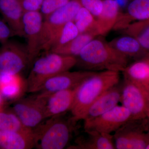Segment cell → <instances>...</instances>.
Segmentation results:
<instances>
[{
    "label": "cell",
    "instance_id": "6da1fadb",
    "mask_svg": "<svg viewBox=\"0 0 149 149\" xmlns=\"http://www.w3.org/2000/svg\"><path fill=\"white\" fill-rule=\"evenodd\" d=\"M77 66L84 70H112L122 72L129 59L110 45L103 36L95 37L88 43L77 57Z\"/></svg>",
    "mask_w": 149,
    "mask_h": 149
},
{
    "label": "cell",
    "instance_id": "7a4b0ae2",
    "mask_svg": "<svg viewBox=\"0 0 149 149\" xmlns=\"http://www.w3.org/2000/svg\"><path fill=\"white\" fill-rule=\"evenodd\" d=\"M120 72L112 70L96 72L77 87L70 111L72 122L75 124L83 120L91 105L106 91L119 84Z\"/></svg>",
    "mask_w": 149,
    "mask_h": 149
},
{
    "label": "cell",
    "instance_id": "3957f363",
    "mask_svg": "<svg viewBox=\"0 0 149 149\" xmlns=\"http://www.w3.org/2000/svg\"><path fill=\"white\" fill-rule=\"evenodd\" d=\"M76 64L77 58L75 57L47 52L45 54L35 59L25 81L26 91L30 93L39 92L48 79L70 70Z\"/></svg>",
    "mask_w": 149,
    "mask_h": 149
},
{
    "label": "cell",
    "instance_id": "277c9868",
    "mask_svg": "<svg viewBox=\"0 0 149 149\" xmlns=\"http://www.w3.org/2000/svg\"><path fill=\"white\" fill-rule=\"evenodd\" d=\"M61 115L48 118L33 130L35 148L38 149H63L69 143L75 123Z\"/></svg>",
    "mask_w": 149,
    "mask_h": 149
},
{
    "label": "cell",
    "instance_id": "5b68a950",
    "mask_svg": "<svg viewBox=\"0 0 149 149\" xmlns=\"http://www.w3.org/2000/svg\"><path fill=\"white\" fill-rule=\"evenodd\" d=\"M81 7L78 0H71L44 19L41 30V50H50L52 42L61 29L68 22L73 21Z\"/></svg>",
    "mask_w": 149,
    "mask_h": 149
},
{
    "label": "cell",
    "instance_id": "8992f818",
    "mask_svg": "<svg viewBox=\"0 0 149 149\" xmlns=\"http://www.w3.org/2000/svg\"><path fill=\"white\" fill-rule=\"evenodd\" d=\"M120 102L130 112L131 119L149 117V91L143 85L123 78Z\"/></svg>",
    "mask_w": 149,
    "mask_h": 149
},
{
    "label": "cell",
    "instance_id": "52a82bcc",
    "mask_svg": "<svg viewBox=\"0 0 149 149\" xmlns=\"http://www.w3.org/2000/svg\"><path fill=\"white\" fill-rule=\"evenodd\" d=\"M148 118L131 119L113 133L115 149H146L149 143Z\"/></svg>",
    "mask_w": 149,
    "mask_h": 149
},
{
    "label": "cell",
    "instance_id": "ba28073f",
    "mask_svg": "<svg viewBox=\"0 0 149 149\" xmlns=\"http://www.w3.org/2000/svg\"><path fill=\"white\" fill-rule=\"evenodd\" d=\"M31 63L26 46L9 40L0 47V72L19 74Z\"/></svg>",
    "mask_w": 149,
    "mask_h": 149
},
{
    "label": "cell",
    "instance_id": "9c48e42d",
    "mask_svg": "<svg viewBox=\"0 0 149 149\" xmlns=\"http://www.w3.org/2000/svg\"><path fill=\"white\" fill-rule=\"evenodd\" d=\"M131 119L129 111L122 105H118L103 114L90 120H84V129L112 134Z\"/></svg>",
    "mask_w": 149,
    "mask_h": 149
},
{
    "label": "cell",
    "instance_id": "30bf717a",
    "mask_svg": "<svg viewBox=\"0 0 149 149\" xmlns=\"http://www.w3.org/2000/svg\"><path fill=\"white\" fill-rule=\"evenodd\" d=\"M13 111L26 127L33 130L46 119L45 99L39 95L22 99L14 105Z\"/></svg>",
    "mask_w": 149,
    "mask_h": 149
},
{
    "label": "cell",
    "instance_id": "8fae6325",
    "mask_svg": "<svg viewBox=\"0 0 149 149\" xmlns=\"http://www.w3.org/2000/svg\"><path fill=\"white\" fill-rule=\"evenodd\" d=\"M44 17L40 11L24 13L22 18L23 37L31 63L41 51V34Z\"/></svg>",
    "mask_w": 149,
    "mask_h": 149
},
{
    "label": "cell",
    "instance_id": "7c38bea8",
    "mask_svg": "<svg viewBox=\"0 0 149 149\" xmlns=\"http://www.w3.org/2000/svg\"><path fill=\"white\" fill-rule=\"evenodd\" d=\"M95 72L84 70L70 72L68 70L59 73L45 82L39 94L48 95L58 91L74 89Z\"/></svg>",
    "mask_w": 149,
    "mask_h": 149
},
{
    "label": "cell",
    "instance_id": "4fadbf2b",
    "mask_svg": "<svg viewBox=\"0 0 149 149\" xmlns=\"http://www.w3.org/2000/svg\"><path fill=\"white\" fill-rule=\"evenodd\" d=\"M77 88L58 91L48 95L39 94L45 99L46 118L61 115L70 111L74 101Z\"/></svg>",
    "mask_w": 149,
    "mask_h": 149
},
{
    "label": "cell",
    "instance_id": "5bb4252c",
    "mask_svg": "<svg viewBox=\"0 0 149 149\" xmlns=\"http://www.w3.org/2000/svg\"><path fill=\"white\" fill-rule=\"evenodd\" d=\"M149 19V0H129L124 12L121 11L113 30L122 31L136 21Z\"/></svg>",
    "mask_w": 149,
    "mask_h": 149
},
{
    "label": "cell",
    "instance_id": "9a60e30c",
    "mask_svg": "<svg viewBox=\"0 0 149 149\" xmlns=\"http://www.w3.org/2000/svg\"><path fill=\"white\" fill-rule=\"evenodd\" d=\"M120 95L119 83L106 91L91 105L83 120L92 119L112 109L120 102Z\"/></svg>",
    "mask_w": 149,
    "mask_h": 149
},
{
    "label": "cell",
    "instance_id": "2e32d148",
    "mask_svg": "<svg viewBox=\"0 0 149 149\" xmlns=\"http://www.w3.org/2000/svg\"><path fill=\"white\" fill-rule=\"evenodd\" d=\"M84 131L85 134L77 138L75 144L68 147V149H115L113 134L91 130Z\"/></svg>",
    "mask_w": 149,
    "mask_h": 149
},
{
    "label": "cell",
    "instance_id": "e0dca14e",
    "mask_svg": "<svg viewBox=\"0 0 149 149\" xmlns=\"http://www.w3.org/2000/svg\"><path fill=\"white\" fill-rule=\"evenodd\" d=\"M24 11L19 0H0V13L15 35L23 37Z\"/></svg>",
    "mask_w": 149,
    "mask_h": 149
},
{
    "label": "cell",
    "instance_id": "ac0fdd59",
    "mask_svg": "<svg viewBox=\"0 0 149 149\" xmlns=\"http://www.w3.org/2000/svg\"><path fill=\"white\" fill-rule=\"evenodd\" d=\"M120 9L117 1L104 0L101 13L96 18L99 36L104 37L113 29L121 12Z\"/></svg>",
    "mask_w": 149,
    "mask_h": 149
},
{
    "label": "cell",
    "instance_id": "d6986e66",
    "mask_svg": "<svg viewBox=\"0 0 149 149\" xmlns=\"http://www.w3.org/2000/svg\"><path fill=\"white\" fill-rule=\"evenodd\" d=\"M122 34L109 42L115 49L129 59L134 60L149 55L134 37L127 34Z\"/></svg>",
    "mask_w": 149,
    "mask_h": 149
},
{
    "label": "cell",
    "instance_id": "ffe728a7",
    "mask_svg": "<svg viewBox=\"0 0 149 149\" xmlns=\"http://www.w3.org/2000/svg\"><path fill=\"white\" fill-rule=\"evenodd\" d=\"M123 78L143 85H149V55L128 64L122 72Z\"/></svg>",
    "mask_w": 149,
    "mask_h": 149
},
{
    "label": "cell",
    "instance_id": "44dd1931",
    "mask_svg": "<svg viewBox=\"0 0 149 149\" xmlns=\"http://www.w3.org/2000/svg\"><path fill=\"white\" fill-rule=\"evenodd\" d=\"M35 148L34 134L0 130V148L5 149H30Z\"/></svg>",
    "mask_w": 149,
    "mask_h": 149
},
{
    "label": "cell",
    "instance_id": "7402d4cb",
    "mask_svg": "<svg viewBox=\"0 0 149 149\" xmlns=\"http://www.w3.org/2000/svg\"><path fill=\"white\" fill-rule=\"evenodd\" d=\"M97 36L93 33H80L66 45L52 52L76 58L85 46Z\"/></svg>",
    "mask_w": 149,
    "mask_h": 149
},
{
    "label": "cell",
    "instance_id": "603a6c76",
    "mask_svg": "<svg viewBox=\"0 0 149 149\" xmlns=\"http://www.w3.org/2000/svg\"><path fill=\"white\" fill-rule=\"evenodd\" d=\"M120 32L134 37L149 54V19L135 22Z\"/></svg>",
    "mask_w": 149,
    "mask_h": 149
},
{
    "label": "cell",
    "instance_id": "cb8c5ba5",
    "mask_svg": "<svg viewBox=\"0 0 149 149\" xmlns=\"http://www.w3.org/2000/svg\"><path fill=\"white\" fill-rule=\"evenodd\" d=\"M0 130L33 135V130L22 123L15 113L0 111Z\"/></svg>",
    "mask_w": 149,
    "mask_h": 149
},
{
    "label": "cell",
    "instance_id": "d4e9b609",
    "mask_svg": "<svg viewBox=\"0 0 149 149\" xmlns=\"http://www.w3.org/2000/svg\"><path fill=\"white\" fill-rule=\"evenodd\" d=\"M73 21L79 33H93L99 36L95 17L84 8L81 7Z\"/></svg>",
    "mask_w": 149,
    "mask_h": 149
},
{
    "label": "cell",
    "instance_id": "484cf974",
    "mask_svg": "<svg viewBox=\"0 0 149 149\" xmlns=\"http://www.w3.org/2000/svg\"><path fill=\"white\" fill-rule=\"evenodd\" d=\"M79 34L80 33L73 21L68 22L63 27L56 36L49 52H52L65 45Z\"/></svg>",
    "mask_w": 149,
    "mask_h": 149
},
{
    "label": "cell",
    "instance_id": "4316f807",
    "mask_svg": "<svg viewBox=\"0 0 149 149\" xmlns=\"http://www.w3.org/2000/svg\"><path fill=\"white\" fill-rule=\"evenodd\" d=\"M26 90V82L19 75L17 79L11 83L0 86V92L3 97L8 99L18 97Z\"/></svg>",
    "mask_w": 149,
    "mask_h": 149
},
{
    "label": "cell",
    "instance_id": "83f0119b",
    "mask_svg": "<svg viewBox=\"0 0 149 149\" xmlns=\"http://www.w3.org/2000/svg\"><path fill=\"white\" fill-rule=\"evenodd\" d=\"M71 0H44L40 12L44 19L55 11L63 6Z\"/></svg>",
    "mask_w": 149,
    "mask_h": 149
},
{
    "label": "cell",
    "instance_id": "f1b7e54d",
    "mask_svg": "<svg viewBox=\"0 0 149 149\" xmlns=\"http://www.w3.org/2000/svg\"><path fill=\"white\" fill-rule=\"evenodd\" d=\"M82 7L89 11L97 18L101 13L103 8L104 0H78Z\"/></svg>",
    "mask_w": 149,
    "mask_h": 149
},
{
    "label": "cell",
    "instance_id": "f546056e",
    "mask_svg": "<svg viewBox=\"0 0 149 149\" xmlns=\"http://www.w3.org/2000/svg\"><path fill=\"white\" fill-rule=\"evenodd\" d=\"M24 12L40 11L44 0H19Z\"/></svg>",
    "mask_w": 149,
    "mask_h": 149
},
{
    "label": "cell",
    "instance_id": "4dcf8cb0",
    "mask_svg": "<svg viewBox=\"0 0 149 149\" xmlns=\"http://www.w3.org/2000/svg\"><path fill=\"white\" fill-rule=\"evenodd\" d=\"M15 35L9 25L3 19L0 18V43L4 44L9 41V39Z\"/></svg>",
    "mask_w": 149,
    "mask_h": 149
},
{
    "label": "cell",
    "instance_id": "1f68e13d",
    "mask_svg": "<svg viewBox=\"0 0 149 149\" xmlns=\"http://www.w3.org/2000/svg\"><path fill=\"white\" fill-rule=\"evenodd\" d=\"M3 102V96L0 92V111L2 109Z\"/></svg>",
    "mask_w": 149,
    "mask_h": 149
},
{
    "label": "cell",
    "instance_id": "d6a6232c",
    "mask_svg": "<svg viewBox=\"0 0 149 149\" xmlns=\"http://www.w3.org/2000/svg\"><path fill=\"white\" fill-rule=\"evenodd\" d=\"M147 133L149 136V117L148 118V122H147Z\"/></svg>",
    "mask_w": 149,
    "mask_h": 149
},
{
    "label": "cell",
    "instance_id": "836d02e7",
    "mask_svg": "<svg viewBox=\"0 0 149 149\" xmlns=\"http://www.w3.org/2000/svg\"><path fill=\"white\" fill-rule=\"evenodd\" d=\"M146 149H149V143L148 144V146H147Z\"/></svg>",
    "mask_w": 149,
    "mask_h": 149
},
{
    "label": "cell",
    "instance_id": "e575fe53",
    "mask_svg": "<svg viewBox=\"0 0 149 149\" xmlns=\"http://www.w3.org/2000/svg\"><path fill=\"white\" fill-rule=\"evenodd\" d=\"M147 89H148V91H149V85L148 86V87H147V88H146Z\"/></svg>",
    "mask_w": 149,
    "mask_h": 149
},
{
    "label": "cell",
    "instance_id": "d590c367",
    "mask_svg": "<svg viewBox=\"0 0 149 149\" xmlns=\"http://www.w3.org/2000/svg\"><path fill=\"white\" fill-rule=\"evenodd\" d=\"M116 1H118V0H116Z\"/></svg>",
    "mask_w": 149,
    "mask_h": 149
}]
</instances>
